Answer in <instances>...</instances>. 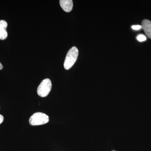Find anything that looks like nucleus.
Segmentation results:
<instances>
[{"mask_svg": "<svg viewBox=\"0 0 151 151\" xmlns=\"http://www.w3.org/2000/svg\"><path fill=\"white\" fill-rule=\"evenodd\" d=\"M78 54V50L76 47H73L68 50L64 63L65 69L69 70L73 66L77 60Z\"/></svg>", "mask_w": 151, "mask_h": 151, "instance_id": "f257e3e1", "label": "nucleus"}, {"mask_svg": "<svg viewBox=\"0 0 151 151\" xmlns=\"http://www.w3.org/2000/svg\"><path fill=\"white\" fill-rule=\"evenodd\" d=\"M49 119L48 116L45 113L38 112L35 113L31 116L29 120L30 125L39 126L48 123Z\"/></svg>", "mask_w": 151, "mask_h": 151, "instance_id": "f03ea898", "label": "nucleus"}, {"mask_svg": "<svg viewBox=\"0 0 151 151\" xmlns=\"http://www.w3.org/2000/svg\"><path fill=\"white\" fill-rule=\"evenodd\" d=\"M51 81L49 78H45L41 82L37 89V94L41 97H45L51 91Z\"/></svg>", "mask_w": 151, "mask_h": 151, "instance_id": "7ed1b4c3", "label": "nucleus"}, {"mask_svg": "<svg viewBox=\"0 0 151 151\" xmlns=\"http://www.w3.org/2000/svg\"><path fill=\"white\" fill-rule=\"evenodd\" d=\"M60 4L63 9L66 12H69L73 8V3L72 0H60Z\"/></svg>", "mask_w": 151, "mask_h": 151, "instance_id": "20e7f679", "label": "nucleus"}, {"mask_svg": "<svg viewBox=\"0 0 151 151\" xmlns=\"http://www.w3.org/2000/svg\"><path fill=\"white\" fill-rule=\"evenodd\" d=\"M7 25V23L5 21L0 20V40H4L7 37L8 33L6 31Z\"/></svg>", "mask_w": 151, "mask_h": 151, "instance_id": "39448f33", "label": "nucleus"}, {"mask_svg": "<svg viewBox=\"0 0 151 151\" xmlns=\"http://www.w3.org/2000/svg\"><path fill=\"white\" fill-rule=\"evenodd\" d=\"M142 29L146 35L151 39V21L147 19L143 20L142 22Z\"/></svg>", "mask_w": 151, "mask_h": 151, "instance_id": "423d86ee", "label": "nucleus"}, {"mask_svg": "<svg viewBox=\"0 0 151 151\" xmlns=\"http://www.w3.org/2000/svg\"><path fill=\"white\" fill-rule=\"evenodd\" d=\"M137 39L139 41L142 42L145 41L147 39V38L145 35H139L137 37Z\"/></svg>", "mask_w": 151, "mask_h": 151, "instance_id": "0eeeda50", "label": "nucleus"}, {"mask_svg": "<svg viewBox=\"0 0 151 151\" xmlns=\"http://www.w3.org/2000/svg\"><path fill=\"white\" fill-rule=\"evenodd\" d=\"M132 27L133 29L135 30H139L142 29V26L139 25H133Z\"/></svg>", "mask_w": 151, "mask_h": 151, "instance_id": "6e6552de", "label": "nucleus"}, {"mask_svg": "<svg viewBox=\"0 0 151 151\" xmlns=\"http://www.w3.org/2000/svg\"><path fill=\"white\" fill-rule=\"evenodd\" d=\"M4 120V118L2 115H0V124H1Z\"/></svg>", "mask_w": 151, "mask_h": 151, "instance_id": "1a4fd4ad", "label": "nucleus"}, {"mask_svg": "<svg viewBox=\"0 0 151 151\" xmlns=\"http://www.w3.org/2000/svg\"><path fill=\"white\" fill-rule=\"evenodd\" d=\"M3 65H2L1 63H0V70H1L3 68Z\"/></svg>", "mask_w": 151, "mask_h": 151, "instance_id": "9d476101", "label": "nucleus"}, {"mask_svg": "<svg viewBox=\"0 0 151 151\" xmlns=\"http://www.w3.org/2000/svg\"><path fill=\"white\" fill-rule=\"evenodd\" d=\"M115 151V150H113V151Z\"/></svg>", "mask_w": 151, "mask_h": 151, "instance_id": "9b49d317", "label": "nucleus"}]
</instances>
